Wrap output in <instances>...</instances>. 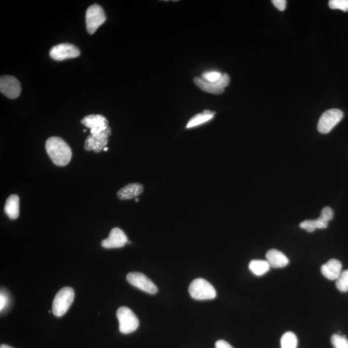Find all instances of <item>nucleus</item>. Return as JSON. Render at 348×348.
Returning a JSON list of instances; mask_svg holds the SVG:
<instances>
[{
  "mask_svg": "<svg viewBox=\"0 0 348 348\" xmlns=\"http://www.w3.org/2000/svg\"><path fill=\"white\" fill-rule=\"evenodd\" d=\"M127 281L136 288L149 294L157 293V288L145 275L140 272H130L126 276Z\"/></svg>",
  "mask_w": 348,
  "mask_h": 348,
  "instance_id": "6e6552de",
  "label": "nucleus"
},
{
  "mask_svg": "<svg viewBox=\"0 0 348 348\" xmlns=\"http://www.w3.org/2000/svg\"><path fill=\"white\" fill-rule=\"evenodd\" d=\"M117 317L119 323V331L123 334H128L137 330L139 320L130 309L120 307L117 311Z\"/></svg>",
  "mask_w": 348,
  "mask_h": 348,
  "instance_id": "20e7f679",
  "label": "nucleus"
},
{
  "mask_svg": "<svg viewBox=\"0 0 348 348\" xmlns=\"http://www.w3.org/2000/svg\"><path fill=\"white\" fill-rule=\"evenodd\" d=\"M7 302H8V298L4 294L1 293V295H0V309H1V311L6 307Z\"/></svg>",
  "mask_w": 348,
  "mask_h": 348,
  "instance_id": "c756f323",
  "label": "nucleus"
},
{
  "mask_svg": "<svg viewBox=\"0 0 348 348\" xmlns=\"http://www.w3.org/2000/svg\"><path fill=\"white\" fill-rule=\"evenodd\" d=\"M266 257L270 267L274 269H281L286 267L289 264V259L281 251L271 249L267 251Z\"/></svg>",
  "mask_w": 348,
  "mask_h": 348,
  "instance_id": "2eb2a0df",
  "label": "nucleus"
},
{
  "mask_svg": "<svg viewBox=\"0 0 348 348\" xmlns=\"http://www.w3.org/2000/svg\"><path fill=\"white\" fill-rule=\"evenodd\" d=\"M46 148L49 157L56 165L66 166L71 160V149L62 138H49L47 140Z\"/></svg>",
  "mask_w": 348,
  "mask_h": 348,
  "instance_id": "f257e3e1",
  "label": "nucleus"
},
{
  "mask_svg": "<svg viewBox=\"0 0 348 348\" xmlns=\"http://www.w3.org/2000/svg\"><path fill=\"white\" fill-rule=\"evenodd\" d=\"M0 91L9 98L16 99L20 96L22 87L16 77L4 76L0 79Z\"/></svg>",
  "mask_w": 348,
  "mask_h": 348,
  "instance_id": "9b49d317",
  "label": "nucleus"
},
{
  "mask_svg": "<svg viewBox=\"0 0 348 348\" xmlns=\"http://www.w3.org/2000/svg\"><path fill=\"white\" fill-rule=\"evenodd\" d=\"M222 76L223 74L220 72L208 71L203 73L201 79H203L204 81L213 83V82L219 81L222 78Z\"/></svg>",
  "mask_w": 348,
  "mask_h": 348,
  "instance_id": "5701e85b",
  "label": "nucleus"
},
{
  "mask_svg": "<svg viewBox=\"0 0 348 348\" xmlns=\"http://www.w3.org/2000/svg\"><path fill=\"white\" fill-rule=\"evenodd\" d=\"M74 294L70 287H64L56 293L53 304V312L55 316L62 317L66 314L74 301Z\"/></svg>",
  "mask_w": 348,
  "mask_h": 348,
  "instance_id": "f03ea898",
  "label": "nucleus"
},
{
  "mask_svg": "<svg viewBox=\"0 0 348 348\" xmlns=\"http://www.w3.org/2000/svg\"><path fill=\"white\" fill-rule=\"evenodd\" d=\"M329 6L331 9H340V10L348 11V0H330Z\"/></svg>",
  "mask_w": 348,
  "mask_h": 348,
  "instance_id": "b1692460",
  "label": "nucleus"
},
{
  "mask_svg": "<svg viewBox=\"0 0 348 348\" xmlns=\"http://www.w3.org/2000/svg\"><path fill=\"white\" fill-rule=\"evenodd\" d=\"M106 15L102 7L98 4L89 7L86 13L87 31L93 34L106 21Z\"/></svg>",
  "mask_w": 348,
  "mask_h": 348,
  "instance_id": "39448f33",
  "label": "nucleus"
},
{
  "mask_svg": "<svg viewBox=\"0 0 348 348\" xmlns=\"http://www.w3.org/2000/svg\"><path fill=\"white\" fill-rule=\"evenodd\" d=\"M301 229H305L307 232H313L316 230V227L314 225L313 220H306L300 223Z\"/></svg>",
  "mask_w": 348,
  "mask_h": 348,
  "instance_id": "a878e982",
  "label": "nucleus"
},
{
  "mask_svg": "<svg viewBox=\"0 0 348 348\" xmlns=\"http://www.w3.org/2000/svg\"><path fill=\"white\" fill-rule=\"evenodd\" d=\"M336 286L341 292H347L348 291V270L341 272L340 276L336 281Z\"/></svg>",
  "mask_w": 348,
  "mask_h": 348,
  "instance_id": "412c9836",
  "label": "nucleus"
},
{
  "mask_svg": "<svg viewBox=\"0 0 348 348\" xmlns=\"http://www.w3.org/2000/svg\"><path fill=\"white\" fill-rule=\"evenodd\" d=\"M313 222H314V225L316 229H324L328 227V222H327L326 221L324 220L321 217L316 219V220H313Z\"/></svg>",
  "mask_w": 348,
  "mask_h": 348,
  "instance_id": "bb28decb",
  "label": "nucleus"
},
{
  "mask_svg": "<svg viewBox=\"0 0 348 348\" xmlns=\"http://www.w3.org/2000/svg\"><path fill=\"white\" fill-rule=\"evenodd\" d=\"M19 197L17 195L13 194L9 196L5 204L4 210L7 215L11 220H16L19 216Z\"/></svg>",
  "mask_w": 348,
  "mask_h": 348,
  "instance_id": "f3484780",
  "label": "nucleus"
},
{
  "mask_svg": "<svg viewBox=\"0 0 348 348\" xmlns=\"http://www.w3.org/2000/svg\"><path fill=\"white\" fill-rule=\"evenodd\" d=\"M81 123L91 129V135H98L108 128L109 122L102 115H89L81 120Z\"/></svg>",
  "mask_w": 348,
  "mask_h": 348,
  "instance_id": "f8f14e48",
  "label": "nucleus"
},
{
  "mask_svg": "<svg viewBox=\"0 0 348 348\" xmlns=\"http://www.w3.org/2000/svg\"><path fill=\"white\" fill-rule=\"evenodd\" d=\"M143 192V187L140 183H130L122 188L117 192L119 199L128 200L135 198Z\"/></svg>",
  "mask_w": 348,
  "mask_h": 348,
  "instance_id": "dca6fc26",
  "label": "nucleus"
},
{
  "mask_svg": "<svg viewBox=\"0 0 348 348\" xmlns=\"http://www.w3.org/2000/svg\"><path fill=\"white\" fill-rule=\"evenodd\" d=\"M270 265L267 260H253L249 264V269L254 275L262 276L269 271Z\"/></svg>",
  "mask_w": 348,
  "mask_h": 348,
  "instance_id": "6ab92c4d",
  "label": "nucleus"
},
{
  "mask_svg": "<svg viewBox=\"0 0 348 348\" xmlns=\"http://www.w3.org/2000/svg\"><path fill=\"white\" fill-rule=\"evenodd\" d=\"M334 212L331 208L328 206L324 207L322 210L321 215L320 216L323 218L324 220L326 221L327 222H330L333 218Z\"/></svg>",
  "mask_w": 348,
  "mask_h": 348,
  "instance_id": "393cba45",
  "label": "nucleus"
},
{
  "mask_svg": "<svg viewBox=\"0 0 348 348\" xmlns=\"http://www.w3.org/2000/svg\"><path fill=\"white\" fill-rule=\"evenodd\" d=\"M194 82L202 91L218 95L224 93L225 89L230 84V78L227 74H223L222 78L213 83L204 81L198 77H195Z\"/></svg>",
  "mask_w": 348,
  "mask_h": 348,
  "instance_id": "0eeeda50",
  "label": "nucleus"
},
{
  "mask_svg": "<svg viewBox=\"0 0 348 348\" xmlns=\"http://www.w3.org/2000/svg\"><path fill=\"white\" fill-rule=\"evenodd\" d=\"M215 112H211L210 110H204L203 113L195 115L189 120V123L187 124V128L201 125V124L210 121L215 116Z\"/></svg>",
  "mask_w": 348,
  "mask_h": 348,
  "instance_id": "a211bd4d",
  "label": "nucleus"
},
{
  "mask_svg": "<svg viewBox=\"0 0 348 348\" xmlns=\"http://www.w3.org/2000/svg\"><path fill=\"white\" fill-rule=\"evenodd\" d=\"M343 112L340 110L333 109L324 112L319 120L317 129L319 133L328 134L342 120Z\"/></svg>",
  "mask_w": 348,
  "mask_h": 348,
  "instance_id": "423d86ee",
  "label": "nucleus"
},
{
  "mask_svg": "<svg viewBox=\"0 0 348 348\" xmlns=\"http://www.w3.org/2000/svg\"><path fill=\"white\" fill-rule=\"evenodd\" d=\"M298 340L295 334L288 331L282 336L281 339V348H297Z\"/></svg>",
  "mask_w": 348,
  "mask_h": 348,
  "instance_id": "aec40b11",
  "label": "nucleus"
},
{
  "mask_svg": "<svg viewBox=\"0 0 348 348\" xmlns=\"http://www.w3.org/2000/svg\"><path fill=\"white\" fill-rule=\"evenodd\" d=\"M272 4L274 5V6L279 11H284L285 10L286 7V1L285 0H274V1H272Z\"/></svg>",
  "mask_w": 348,
  "mask_h": 348,
  "instance_id": "cd10ccee",
  "label": "nucleus"
},
{
  "mask_svg": "<svg viewBox=\"0 0 348 348\" xmlns=\"http://www.w3.org/2000/svg\"><path fill=\"white\" fill-rule=\"evenodd\" d=\"M128 243V239L123 230L114 228L110 232L108 238L103 240L102 246L105 248H119Z\"/></svg>",
  "mask_w": 348,
  "mask_h": 348,
  "instance_id": "ddd939ff",
  "label": "nucleus"
},
{
  "mask_svg": "<svg viewBox=\"0 0 348 348\" xmlns=\"http://www.w3.org/2000/svg\"><path fill=\"white\" fill-rule=\"evenodd\" d=\"M331 342L334 348H348V340L344 336L334 334L331 338Z\"/></svg>",
  "mask_w": 348,
  "mask_h": 348,
  "instance_id": "4be33fe9",
  "label": "nucleus"
},
{
  "mask_svg": "<svg viewBox=\"0 0 348 348\" xmlns=\"http://www.w3.org/2000/svg\"><path fill=\"white\" fill-rule=\"evenodd\" d=\"M321 273L326 278L331 280H337L341 274L342 264L340 261L332 258L328 260L326 264L321 267Z\"/></svg>",
  "mask_w": 348,
  "mask_h": 348,
  "instance_id": "4468645a",
  "label": "nucleus"
},
{
  "mask_svg": "<svg viewBox=\"0 0 348 348\" xmlns=\"http://www.w3.org/2000/svg\"><path fill=\"white\" fill-rule=\"evenodd\" d=\"M108 149H108L107 147H105V148H104V149H103V150H104V151H107V150H108Z\"/></svg>",
  "mask_w": 348,
  "mask_h": 348,
  "instance_id": "2f4dec72",
  "label": "nucleus"
},
{
  "mask_svg": "<svg viewBox=\"0 0 348 348\" xmlns=\"http://www.w3.org/2000/svg\"><path fill=\"white\" fill-rule=\"evenodd\" d=\"M215 348H234L227 341L219 340L215 343Z\"/></svg>",
  "mask_w": 348,
  "mask_h": 348,
  "instance_id": "c85d7f7f",
  "label": "nucleus"
},
{
  "mask_svg": "<svg viewBox=\"0 0 348 348\" xmlns=\"http://www.w3.org/2000/svg\"><path fill=\"white\" fill-rule=\"evenodd\" d=\"M189 291L190 296L196 300L213 299L217 295L213 286L201 278L194 280L190 284Z\"/></svg>",
  "mask_w": 348,
  "mask_h": 348,
  "instance_id": "7ed1b4c3",
  "label": "nucleus"
},
{
  "mask_svg": "<svg viewBox=\"0 0 348 348\" xmlns=\"http://www.w3.org/2000/svg\"><path fill=\"white\" fill-rule=\"evenodd\" d=\"M0 348H14V347L10 346V345H6V344H2V345H1V346H0Z\"/></svg>",
  "mask_w": 348,
  "mask_h": 348,
  "instance_id": "7c9ffc66",
  "label": "nucleus"
},
{
  "mask_svg": "<svg viewBox=\"0 0 348 348\" xmlns=\"http://www.w3.org/2000/svg\"><path fill=\"white\" fill-rule=\"evenodd\" d=\"M51 57L55 60L63 61L67 59L75 58L80 55L78 48L69 44H59L53 47L50 51Z\"/></svg>",
  "mask_w": 348,
  "mask_h": 348,
  "instance_id": "9d476101",
  "label": "nucleus"
},
{
  "mask_svg": "<svg viewBox=\"0 0 348 348\" xmlns=\"http://www.w3.org/2000/svg\"><path fill=\"white\" fill-rule=\"evenodd\" d=\"M135 201H136V202H138V201H139V199H136Z\"/></svg>",
  "mask_w": 348,
  "mask_h": 348,
  "instance_id": "473e14b6",
  "label": "nucleus"
},
{
  "mask_svg": "<svg viewBox=\"0 0 348 348\" xmlns=\"http://www.w3.org/2000/svg\"><path fill=\"white\" fill-rule=\"evenodd\" d=\"M111 135V128L110 126L98 135H91L86 139L84 142V149L91 151L93 150L96 153L102 151L109 142V137Z\"/></svg>",
  "mask_w": 348,
  "mask_h": 348,
  "instance_id": "1a4fd4ad",
  "label": "nucleus"
}]
</instances>
